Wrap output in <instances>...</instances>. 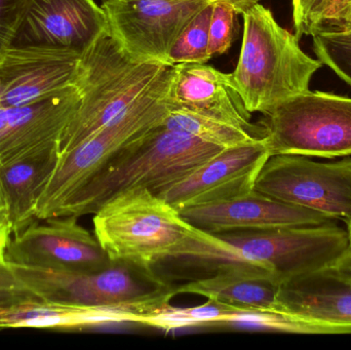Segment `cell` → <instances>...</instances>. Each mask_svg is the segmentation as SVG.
<instances>
[{
  "mask_svg": "<svg viewBox=\"0 0 351 350\" xmlns=\"http://www.w3.org/2000/svg\"><path fill=\"white\" fill-rule=\"evenodd\" d=\"M222 150L162 123L100 171L62 205L56 217L94 215L109 199L130 189L147 188L158 193Z\"/></svg>",
  "mask_w": 351,
  "mask_h": 350,
  "instance_id": "6da1fadb",
  "label": "cell"
},
{
  "mask_svg": "<svg viewBox=\"0 0 351 350\" xmlns=\"http://www.w3.org/2000/svg\"><path fill=\"white\" fill-rule=\"evenodd\" d=\"M170 69L160 64L132 61L107 29L103 31L80 55L73 82L80 104L58 141L60 155L114 121Z\"/></svg>",
  "mask_w": 351,
  "mask_h": 350,
  "instance_id": "7a4b0ae2",
  "label": "cell"
},
{
  "mask_svg": "<svg viewBox=\"0 0 351 350\" xmlns=\"http://www.w3.org/2000/svg\"><path fill=\"white\" fill-rule=\"evenodd\" d=\"M243 16V34L233 82L251 113L308 92L323 63L301 49L296 34L282 28L269 8L256 4Z\"/></svg>",
  "mask_w": 351,
  "mask_h": 350,
  "instance_id": "3957f363",
  "label": "cell"
},
{
  "mask_svg": "<svg viewBox=\"0 0 351 350\" xmlns=\"http://www.w3.org/2000/svg\"><path fill=\"white\" fill-rule=\"evenodd\" d=\"M12 266L21 283L45 303L125 310L139 318L138 324L177 295L154 267L125 261H110L86 273Z\"/></svg>",
  "mask_w": 351,
  "mask_h": 350,
  "instance_id": "277c9868",
  "label": "cell"
},
{
  "mask_svg": "<svg viewBox=\"0 0 351 350\" xmlns=\"http://www.w3.org/2000/svg\"><path fill=\"white\" fill-rule=\"evenodd\" d=\"M208 245L223 268L263 267L278 284L331 266L350 248L348 230L334 223L213 234Z\"/></svg>",
  "mask_w": 351,
  "mask_h": 350,
  "instance_id": "5b68a950",
  "label": "cell"
},
{
  "mask_svg": "<svg viewBox=\"0 0 351 350\" xmlns=\"http://www.w3.org/2000/svg\"><path fill=\"white\" fill-rule=\"evenodd\" d=\"M166 76L106 127L84 140L71 151L60 155L53 174L37 201V220L55 218L67 203L123 150L164 123L169 114L165 95L172 77Z\"/></svg>",
  "mask_w": 351,
  "mask_h": 350,
  "instance_id": "8992f818",
  "label": "cell"
},
{
  "mask_svg": "<svg viewBox=\"0 0 351 350\" xmlns=\"http://www.w3.org/2000/svg\"><path fill=\"white\" fill-rule=\"evenodd\" d=\"M93 223L95 236L111 261L154 268L194 228L168 201L147 188L115 195L94 214Z\"/></svg>",
  "mask_w": 351,
  "mask_h": 350,
  "instance_id": "52a82bcc",
  "label": "cell"
},
{
  "mask_svg": "<svg viewBox=\"0 0 351 350\" xmlns=\"http://www.w3.org/2000/svg\"><path fill=\"white\" fill-rule=\"evenodd\" d=\"M260 121L270 156L351 155V98L308 90L262 113Z\"/></svg>",
  "mask_w": 351,
  "mask_h": 350,
  "instance_id": "ba28073f",
  "label": "cell"
},
{
  "mask_svg": "<svg viewBox=\"0 0 351 350\" xmlns=\"http://www.w3.org/2000/svg\"><path fill=\"white\" fill-rule=\"evenodd\" d=\"M202 0H105L107 31L136 63L170 65L184 29L208 5Z\"/></svg>",
  "mask_w": 351,
  "mask_h": 350,
  "instance_id": "9c48e42d",
  "label": "cell"
},
{
  "mask_svg": "<svg viewBox=\"0 0 351 350\" xmlns=\"http://www.w3.org/2000/svg\"><path fill=\"white\" fill-rule=\"evenodd\" d=\"M255 189L332 219L351 221V158L317 162L296 154L271 155L258 175Z\"/></svg>",
  "mask_w": 351,
  "mask_h": 350,
  "instance_id": "30bf717a",
  "label": "cell"
},
{
  "mask_svg": "<svg viewBox=\"0 0 351 350\" xmlns=\"http://www.w3.org/2000/svg\"><path fill=\"white\" fill-rule=\"evenodd\" d=\"M77 217L35 220L10 238L4 260L45 271L86 273L106 266L110 259Z\"/></svg>",
  "mask_w": 351,
  "mask_h": 350,
  "instance_id": "8fae6325",
  "label": "cell"
},
{
  "mask_svg": "<svg viewBox=\"0 0 351 350\" xmlns=\"http://www.w3.org/2000/svg\"><path fill=\"white\" fill-rule=\"evenodd\" d=\"M269 156L264 138L253 143L223 149L193 172L156 195L179 212L247 195L255 189L258 175Z\"/></svg>",
  "mask_w": 351,
  "mask_h": 350,
  "instance_id": "7c38bea8",
  "label": "cell"
},
{
  "mask_svg": "<svg viewBox=\"0 0 351 350\" xmlns=\"http://www.w3.org/2000/svg\"><path fill=\"white\" fill-rule=\"evenodd\" d=\"M107 29L95 0H30L10 47H53L82 53Z\"/></svg>",
  "mask_w": 351,
  "mask_h": 350,
  "instance_id": "4fadbf2b",
  "label": "cell"
},
{
  "mask_svg": "<svg viewBox=\"0 0 351 350\" xmlns=\"http://www.w3.org/2000/svg\"><path fill=\"white\" fill-rule=\"evenodd\" d=\"M80 55L53 47H8L0 59V103L24 106L73 86Z\"/></svg>",
  "mask_w": 351,
  "mask_h": 350,
  "instance_id": "5bb4252c",
  "label": "cell"
},
{
  "mask_svg": "<svg viewBox=\"0 0 351 350\" xmlns=\"http://www.w3.org/2000/svg\"><path fill=\"white\" fill-rule=\"evenodd\" d=\"M193 227L210 234L334 223L329 216L278 201L260 191L180 211Z\"/></svg>",
  "mask_w": 351,
  "mask_h": 350,
  "instance_id": "9a60e30c",
  "label": "cell"
},
{
  "mask_svg": "<svg viewBox=\"0 0 351 350\" xmlns=\"http://www.w3.org/2000/svg\"><path fill=\"white\" fill-rule=\"evenodd\" d=\"M169 109H184L241 125L261 134L260 123L251 121L231 74L206 64L182 63L173 66L172 77L165 95Z\"/></svg>",
  "mask_w": 351,
  "mask_h": 350,
  "instance_id": "2e32d148",
  "label": "cell"
},
{
  "mask_svg": "<svg viewBox=\"0 0 351 350\" xmlns=\"http://www.w3.org/2000/svg\"><path fill=\"white\" fill-rule=\"evenodd\" d=\"M80 104L75 86L24 106L5 107L0 103V164L58 143Z\"/></svg>",
  "mask_w": 351,
  "mask_h": 350,
  "instance_id": "e0dca14e",
  "label": "cell"
},
{
  "mask_svg": "<svg viewBox=\"0 0 351 350\" xmlns=\"http://www.w3.org/2000/svg\"><path fill=\"white\" fill-rule=\"evenodd\" d=\"M280 312L351 327V281L328 266L280 284Z\"/></svg>",
  "mask_w": 351,
  "mask_h": 350,
  "instance_id": "ac0fdd59",
  "label": "cell"
},
{
  "mask_svg": "<svg viewBox=\"0 0 351 350\" xmlns=\"http://www.w3.org/2000/svg\"><path fill=\"white\" fill-rule=\"evenodd\" d=\"M276 275L263 267L227 269L176 288V294H193L239 310L280 312Z\"/></svg>",
  "mask_w": 351,
  "mask_h": 350,
  "instance_id": "d6986e66",
  "label": "cell"
},
{
  "mask_svg": "<svg viewBox=\"0 0 351 350\" xmlns=\"http://www.w3.org/2000/svg\"><path fill=\"white\" fill-rule=\"evenodd\" d=\"M59 158L58 143H53L1 164L0 175L12 234H19L36 220L39 195Z\"/></svg>",
  "mask_w": 351,
  "mask_h": 350,
  "instance_id": "ffe728a7",
  "label": "cell"
},
{
  "mask_svg": "<svg viewBox=\"0 0 351 350\" xmlns=\"http://www.w3.org/2000/svg\"><path fill=\"white\" fill-rule=\"evenodd\" d=\"M138 316L115 308H84L29 303L0 312V329H80L104 325L138 323Z\"/></svg>",
  "mask_w": 351,
  "mask_h": 350,
  "instance_id": "44dd1931",
  "label": "cell"
},
{
  "mask_svg": "<svg viewBox=\"0 0 351 350\" xmlns=\"http://www.w3.org/2000/svg\"><path fill=\"white\" fill-rule=\"evenodd\" d=\"M162 125L172 131L193 136L222 149L263 139L257 132L184 109H170Z\"/></svg>",
  "mask_w": 351,
  "mask_h": 350,
  "instance_id": "7402d4cb",
  "label": "cell"
},
{
  "mask_svg": "<svg viewBox=\"0 0 351 350\" xmlns=\"http://www.w3.org/2000/svg\"><path fill=\"white\" fill-rule=\"evenodd\" d=\"M233 310H239L213 300H208L202 305L193 308H174L168 304L144 316L139 324L164 331L221 325Z\"/></svg>",
  "mask_w": 351,
  "mask_h": 350,
  "instance_id": "603a6c76",
  "label": "cell"
},
{
  "mask_svg": "<svg viewBox=\"0 0 351 350\" xmlns=\"http://www.w3.org/2000/svg\"><path fill=\"white\" fill-rule=\"evenodd\" d=\"M213 4L202 8L184 29L170 53V65L182 63L206 64L212 59L208 51Z\"/></svg>",
  "mask_w": 351,
  "mask_h": 350,
  "instance_id": "cb8c5ba5",
  "label": "cell"
},
{
  "mask_svg": "<svg viewBox=\"0 0 351 350\" xmlns=\"http://www.w3.org/2000/svg\"><path fill=\"white\" fill-rule=\"evenodd\" d=\"M311 36L317 59L351 86V30L315 32Z\"/></svg>",
  "mask_w": 351,
  "mask_h": 350,
  "instance_id": "d4e9b609",
  "label": "cell"
},
{
  "mask_svg": "<svg viewBox=\"0 0 351 350\" xmlns=\"http://www.w3.org/2000/svg\"><path fill=\"white\" fill-rule=\"evenodd\" d=\"M237 12L226 4H213L208 51L212 57L223 55L230 49L237 27Z\"/></svg>",
  "mask_w": 351,
  "mask_h": 350,
  "instance_id": "484cf974",
  "label": "cell"
},
{
  "mask_svg": "<svg viewBox=\"0 0 351 350\" xmlns=\"http://www.w3.org/2000/svg\"><path fill=\"white\" fill-rule=\"evenodd\" d=\"M29 1L30 0H0V59L10 47Z\"/></svg>",
  "mask_w": 351,
  "mask_h": 350,
  "instance_id": "4316f807",
  "label": "cell"
},
{
  "mask_svg": "<svg viewBox=\"0 0 351 350\" xmlns=\"http://www.w3.org/2000/svg\"><path fill=\"white\" fill-rule=\"evenodd\" d=\"M329 0H292L293 22L296 36L311 35Z\"/></svg>",
  "mask_w": 351,
  "mask_h": 350,
  "instance_id": "83f0119b",
  "label": "cell"
},
{
  "mask_svg": "<svg viewBox=\"0 0 351 350\" xmlns=\"http://www.w3.org/2000/svg\"><path fill=\"white\" fill-rule=\"evenodd\" d=\"M350 5L351 0H329L311 35L315 32L343 30L348 22Z\"/></svg>",
  "mask_w": 351,
  "mask_h": 350,
  "instance_id": "f1b7e54d",
  "label": "cell"
},
{
  "mask_svg": "<svg viewBox=\"0 0 351 350\" xmlns=\"http://www.w3.org/2000/svg\"><path fill=\"white\" fill-rule=\"evenodd\" d=\"M43 301L39 296L33 293L28 288L0 291V312H6L23 304L41 303Z\"/></svg>",
  "mask_w": 351,
  "mask_h": 350,
  "instance_id": "f546056e",
  "label": "cell"
},
{
  "mask_svg": "<svg viewBox=\"0 0 351 350\" xmlns=\"http://www.w3.org/2000/svg\"><path fill=\"white\" fill-rule=\"evenodd\" d=\"M25 287L14 273V268L5 260H0V291L23 289Z\"/></svg>",
  "mask_w": 351,
  "mask_h": 350,
  "instance_id": "4dcf8cb0",
  "label": "cell"
},
{
  "mask_svg": "<svg viewBox=\"0 0 351 350\" xmlns=\"http://www.w3.org/2000/svg\"><path fill=\"white\" fill-rule=\"evenodd\" d=\"M208 3H222L232 8L239 14H243L249 12L252 8L259 3L261 0H202Z\"/></svg>",
  "mask_w": 351,
  "mask_h": 350,
  "instance_id": "1f68e13d",
  "label": "cell"
},
{
  "mask_svg": "<svg viewBox=\"0 0 351 350\" xmlns=\"http://www.w3.org/2000/svg\"><path fill=\"white\" fill-rule=\"evenodd\" d=\"M332 269L338 275L351 281V246L337 261L331 265Z\"/></svg>",
  "mask_w": 351,
  "mask_h": 350,
  "instance_id": "d6a6232c",
  "label": "cell"
},
{
  "mask_svg": "<svg viewBox=\"0 0 351 350\" xmlns=\"http://www.w3.org/2000/svg\"><path fill=\"white\" fill-rule=\"evenodd\" d=\"M1 168V164H0ZM0 232L4 236L10 238V223H8V205H6L5 197H4L3 188H2L1 175H0Z\"/></svg>",
  "mask_w": 351,
  "mask_h": 350,
  "instance_id": "836d02e7",
  "label": "cell"
},
{
  "mask_svg": "<svg viewBox=\"0 0 351 350\" xmlns=\"http://www.w3.org/2000/svg\"><path fill=\"white\" fill-rule=\"evenodd\" d=\"M10 240V238H8L0 232V260H4V254H5L6 247H8Z\"/></svg>",
  "mask_w": 351,
  "mask_h": 350,
  "instance_id": "e575fe53",
  "label": "cell"
},
{
  "mask_svg": "<svg viewBox=\"0 0 351 350\" xmlns=\"http://www.w3.org/2000/svg\"><path fill=\"white\" fill-rule=\"evenodd\" d=\"M343 30H351V5L350 10V14H348V22H346V27ZM342 30V31H343Z\"/></svg>",
  "mask_w": 351,
  "mask_h": 350,
  "instance_id": "d590c367",
  "label": "cell"
},
{
  "mask_svg": "<svg viewBox=\"0 0 351 350\" xmlns=\"http://www.w3.org/2000/svg\"><path fill=\"white\" fill-rule=\"evenodd\" d=\"M346 225H348V236H350V246H351V221L348 222V223H346Z\"/></svg>",
  "mask_w": 351,
  "mask_h": 350,
  "instance_id": "8d00e7d4",
  "label": "cell"
}]
</instances>
